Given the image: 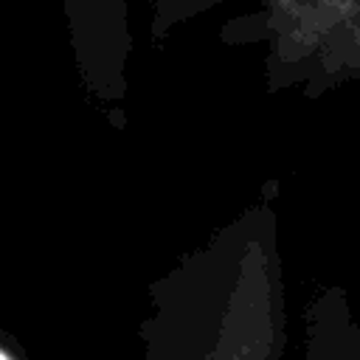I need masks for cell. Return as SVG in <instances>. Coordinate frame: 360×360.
<instances>
[{"label":"cell","mask_w":360,"mask_h":360,"mask_svg":"<svg viewBox=\"0 0 360 360\" xmlns=\"http://www.w3.org/2000/svg\"><path fill=\"white\" fill-rule=\"evenodd\" d=\"M343 25V45H340V59L346 65L360 62V6L340 22Z\"/></svg>","instance_id":"1"},{"label":"cell","mask_w":360,"mask_h":360,"mask_svg":"<svg viewBox=\"0 0 360 360\" xmlns=\"http://www.w3.org/2000/svg\"><path fill=\"white\" fill-rule=\"evenodd\" d=\"M0 360H11V357H6V354H3V352H0Z\"/></svg>","instance_id":"2"}]
</instances>
